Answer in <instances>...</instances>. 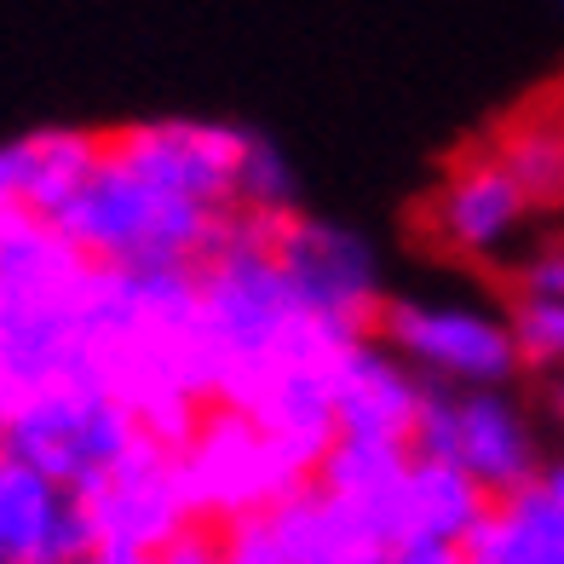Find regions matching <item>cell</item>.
<instances>
[{"mask_svg":"<svg viewBox=\"0 0 564 564\" xmlns=\"http://www.w3.org/2000/svg\"><path fill=\"white\" fill-rule=\"evenodd\" d=\"M473 564H564V455L547 460L524 490L490 501L478 535L467 542Z\"/></svg>","mask_w":564,"mask_h":564,"instance_id":"obj_14","label":"cell"},{"mask_svg":"<svg viewBox=\"0 0 564 564\" xmlns=\"http://www.w3.org/2000/svg\"><path fill=\"white\" fill-rule=\"evenodd\" d=\"M82 507L93 519V542L105 553L162 558L202 530L185 473H178V449L167 438H144Z\"/></svg>","mask_w":564,"mask_h":564,"instance_id":"obj_9","label":"cell"},{"mask_svg":"<svg viewBox=\"0 0 564 564\" xmlns=\"http://www.w3.org/2000/svg\"><path fill=\"white\" fill-rule=\"evenodd\" d=\"M507 276H512V294L564 300V237H535Z\"/></svg>","mask_w":564,"mask_h":564,"instance_id":"obj_18","label":"cell"},{"mask_svg":"<svg viewBox=\"0 0 564 564\" xmlns=\"http://www.w3.org/2000/svg\"><path fill=\"white\" fill-rule=\"evenodd\" d=\"M547 415L564 426V375H553V380H547Z\"/></svg>","mask_w":564,"mask_h":564,"instance_id":"obj_21","label":"cell"},{"mask_svg":"<svg viewBox=\"0 0 564 564\" xmlns=\"http://www.w3.org/2000/svg\"><path fill=\"white\" fill-rule=\"evenodd\" d=\"M415 455L455 467L490 501H507L547 467L542 421L524 398H512V387H478V392L432 387L415 426Z\"/></svg>","mask_w":564,"mask_h":564,"instance_id":"obj_5","label":"cell"},{"mask_svg":"<svg viewBox=\"0 0 564 564\" xmlns=\"http://www.w3.org/2000/svg\"><path fill=\"white\" fill-rule=\"evenodd\" d=\"M276 225L242 219L196 265V340L214 403H237L305 351L346 346L300 312L289 271L276 260Z\"/></svg>","mask_w":564,"mask_h":564,"instance_id":"obj_2","label":"cell"},{"mask_svg":"<svg viewBox=\"0 0 564 564\" xmlns=\"http://www.w3.org/2000/svg\"><path fill=\"white\" fill-rule=\"evenodd\" d=\"M346 507L380 535L387 553L403 547V542H455V547H467L478 535V524H484V512H490V496H484L478 484H467L455 467H444V460L409 449L364 501H346Z\"/></svg>","mask_w":564,"mask_h":564,"instance_id":"obj_11","label":"cell"},{"mask_svg":"<svg viewBox=\"0 0 564 564\" xmlns=\"http://www.w3.org/2000/svg\"><path fill=\"white\" fill-rule=\"evenodd\" d=\"M260 133L225 121H150L98 144V162L46 219L105 271H196L248 219Z\"/></svg>","mask_w":564,"mask_h":564,"instance_id":"obj_1","label":"cell"},{"mask_svg":"<svg viewBox=\"0 0 564 564\" xmlns=\"http://www.w3.org/2000/svg\"><path fill=\"white\" fill-rule=\"evenodd\" d=\"M426 392L432 387L403 364L398 351H387L375 335H364V340H351L340 351V364H335V426L351 444L415 449Z\"/></svg>","mask_w":564,"mask_h":564,"instance_id":"obj_12","label":"cell"},{"mask_svg":"<svg viewBox=\"0 0 564 564\" xmlns=\"http://www.w3.org/2000/svg\"><path fill=\"white\" fill-rule=\"evenodd\" d=\"M75 564H156V558H133V553H105V547H93L87 558H75Z\"/></svg>","mask_w":564,"mask_h":564,"instance_id":"obj_20","label":"cell"},{"mask_svg":"<svg viewBox=\"0 0 564 564\" xmlns=\"http://www.w3.org/2000/svg\"><path fill=\"white\" fill-rule=\"evenodd\" d=\"M512 323V346H519V364L530 375H564V300H530L512 294L507 305Z\"/></svg>","mask_w":564,"mask_h":564,"instance_id":"obj_17","label":"cell"},{"mask_svg":"<svg viewBox=\"0 0 564 564\" xmlns=\"http://www.w3.org/2000/svg\"><path fill=\"white\" fill-rule=\"evenodd\" d=\"M375 340L398 351L426 387H512L524 375L519 346H512L507 312L473 300H421V294H387L375 317Z\"/></svg>","mask_w":564,"mask_h":564,"instance_id":"obj_6","label":"cell"},{"mask_svg":"<svg viewBox=\"0 0 564 564\" xmlns=\"http://www.w3.org/2000/svg\"><path fill=\"white\" fill-rule=\"evenodd\" d=\"M98 144L93 133H30V139H12L0 144V219H53L58 202L82 185L87 167L98 162Z\"/></svg>","mask_w":564,"mask_h":564,"instance_id":"obj_15","label":"cell"},{"mask_svg":"<svg viewBox=\"0 0 564 564\" xmlns=\"http://www.w3.org/2000/svg\"><path fill=\"white\" fill-rule=\"evenodd\" d=\"M530 219H535V202L496 150L455 162L421 208V230L444 253L473 265H507V271L530 248Z\"/></svg>","mask_w":564,"mask_h":564,"instance_id":"obj_10","label":"cell"},{"mask_svg":"<svg viewBox=\"0 0 564 564\" xmlns=\"http://www.w3.org/2000/svg\"><path fill=\"white\" fill-rule=\"evenodd\" d=\"M173 449H178L185 490L196 501V519L219 524V530L242 524L253 512L276 507L282 496H294L300 484H312L242 409H230V403H208Z\"/></svg>","mask_w":564,"mask_h":564,"instance_id":"obj_7","label":"cell"},{"mask_svg":"<svg viewBox=\"0 0 564 564\" xmlns=\"http://www.w3.org/2000/svg\"><path fill=\"white\" fill-rule=\"evenodd\" d=\"M93 547L98 542L82 496L0 449V564H75Z\"/></svg>","mask_w":564,"mask_h":564,"instance_id":"obj_13","label":"cell"},{"mask_svg":"<svg viewBox=\"0 0 564 564\" xmlns=\"http://www.w3.org/2000/svg\"><path fill=\"white\" fill-rule=\"evenodd\" d=\"M558 7H564V0H558Z\"/></svg>","mask_w":564,"mask_h":564,"instance_id":"obj_22","label":"cell"},{"mask_svg":"<svg viewBox=\"0 0 564 564\" xmlns=\"http://www.w3.org/2000/svg\"><path fill=\"white\" fill-rule=\"evenodd\" d=\"M276 260L289 271V289L300 312L335 340H364L375 335V317L387 305V282H380V260L357 230L335 219H305L289 214L276 225Z\"/></svg>","mask_w":564,"mask_h":564,"instance_id":"obj_8","label":"cell"},{"mask_svg":"<svg viewBox=\"0 0 564 564\" xmlns=\"http://www.w3.org/2000/svg\"><path fill=\"white\" fill-rule=\"evenodd\" d=\"M387 564H473V558L455 542H403L387 553Z\"/></svg>","mask_w":564,"mask_h":564,"instance_id":"obj_19","label":"cell"},{"mask_svg":"<svg viewBox=\"0 0 564 564\" xmlns=\"http://www.w3.org/2000/svg\"><path fill=\"white\" fill-rule=\"evenodd\" d=\"M144 438H156V432L139 421V409L98 380H64V387H41L0 403V449L30 460L35 473H46L82 501Z\"/></svg>","mask_w":564,"mask_h":564,"instance_id":"obj_4","label":"cell"},{"mask_svg":"<svg viewBox=\"0 0 564 564\" xmlns=\"http://www.w3.org/2000/svg\"><path fill=\"white\" fill-rule=\"evenodd\" d=\"M496 156L512 167V178L530 191L535 208L564 196V127H547V121H530L519 133H507Z\"/></svg>","mask_w":564,"mask_h":564,"instance_id":"obj_16","label":"cell"},{"mask_svg":"<svg viewBox=\"0 0 564 564\" xmlns=\"http://www.w3.org/2000/svg\"><path fill=\"white\" fill-rule=\"evenodd\" d=\"M98 276L46 219H0V403L93 380Z\"/></svg>","mask_w":564,"mask_h":564,"instance_id":"obj_3","label":"cell"}]
</instances>
